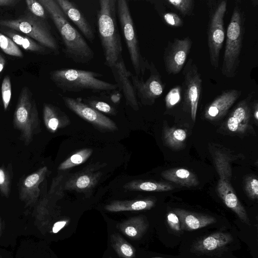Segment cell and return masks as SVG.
I'll list each match as a JSON object with an SVG mask.
<instances>
[{
  "label": "cell",
  "instance_id": "obj_1",
  "mask_svg": "<svg viewBox=\"0 0 258 258\" xmlns=\"http://www.w3.org/2000/svg\"><path fill=\"white\" fill-rule=\"evenodd\" d=\"M57 30L66 56L77 63L86 64L94 57V52L82 35L70 23L55 0H39Z\"/></svg>",
  "mask_w": 258,
  "mask_h": 258
},
{
  "label": "cell",
  "instance_id": "obj_2",
  "mask_svg": "<svg viewBox=\"0 0 258 258\" xmlns=\"http://www.w3.org/2000/svg\"><path fill=\"white\" fill-rule=\"evenodd\" d=\"M117 0H100L97 14L98 35L105 59L110 68L122 56V45L117 23Z\"/></svg>",
  "mask_w": 258,
  "mask_h": 258
},
{
  "label": "cell",
  "instance_id": "obj_3",
  "mask_svg": "<svg viewBox=\"0 0 258 258\" xmlns=\"http://www.w3.org/2000/svg\"><path fill=\"white\" fill-rule=\"evenodd\" d=\"M102 74L89 71L63 68L50 72V78L55 85L63 92H79L91 90L95 92L111 91L118 87L98 79Z\"/></svg>",
  "mask_w": 258,
  "mask_h": 258
},
{
  "label": "cell",
  "instance_id": "obj_4",
  "mask_svg": "<svg viewBox=\"0 0 258 258\" xmlns=\"http://www.w3.org/2000/svg\"><path fill=\"white\" fill-rule=\"evenodd\" d=\"M245 17L239 4H236L226 32L222 74L227 78L235 76L240 63L244 33Z\"/></svg>",
  "mask_w": 258,
  "mask_h": 258
},
{
  "label": "cell",
  "instance_id": "obj_5",
  "mask_svg": "<svg viewBox=\"0 0 258 258\" xmlns=\"http://www.w3.org/2000/svg\"><path fill=\"white\" fill-rule=\"evenodd\" d=\"M212 155L219 177L217 186L219 197L242 222L250 226L246 211L236 196L230 181L232 175L231 164L233 158L230 154L220 149L213 150Z\"/></svg>",
  "mask_w": 258,
  "mask_h": 258
},
{
  "label": "cell",
  "instance_id": "obj_6",
  "mask_svg": "<svg viewBox=\"0 0 258 258\" xmlns=\"http://www.w3.org/2000/svg\"><path fill=\"white\" fill-rule=\"evenodd\" d=\"M117 17L128 52L130 58L135 75L143 78L148 70L150 63L141 54L128 2L126 0H117Z\"/></svg>",
  "mask_w": 258,
  "mask_h": 258
},
{
  "label": "cell",
  "instance_id": "obj_7",
  "mask_svg": "<svg viewBox=\"0 0 258 258\" xmlns=\"http://www.w3.org/2000/svg\"><path fill=\"white\" fill-rule=\"evenodd\" d=\"M13 124L20 131L25 145L32 142L34 135L40 131V120L35 99L30 89L24 87L20 94L14 112Z\"/></svg>",
  "mask_w": 258,
  "mask_h": 258
},
{
  "label": "cell",
  "instance_id": "obj_8",
  "mask_svg": "<svg viewBox=\"0 0 258 258\" xmlns=\"http://www.w3.org/2000/svg\"><path fill=\"white\" fill-rule=\"evenodd\" d=\"M207 6L209 14L207 29L210 61L213 68L219 67L220 53L225 38L224 18L227 0H210Z\"/></svg>",
  "mask_w": 258,
  "mask_h": 258
},
{
  "label": "cell",
  "instance_id": "obj_9",
  "mask_svg": "<svg viewBox=\"0 0 258 258\" xmlns=\"http://www.w3.org/2000/svg\"><path fill=\"white\" fill-rule=\"evenodd\" d=\"M0 26L21 32L41 45L59 53V45L44 20L28 13L15 19L0 20Z\"/></svg>",
  "mask_w": 258,
  "mask_h": 258
},
{
  "label": "cell",
  "instance_id": "obj_10",
  "mask_svg": "<svg viewBox=\"0 0 258 258\" xmlns=\"http://www.w3.org/2000/svg\"><path fill=\"white\" fill-rule=\"evenodd\" d=\"M183 82L182 93L184 105L195 121L199 102L202 93V79L198 68L191 58H189L183 68Z\"/></svg>",
  "mask_w": 258,
  "mask_h": 258
},
{
  "label": "cell",
  "instance_id": "obj_11",
  "mask_svg": "<svg viewBox=\"0 0 258 258\" xmlns=\"http://www.w3.org/2000/svg\"><path fill=\"white\" fill-rule=\"evenodd\" d=\"M148 70L150 76L144 81L140 78L131 73V79L137 97L144 105H152L155 100L163 93L165 86L162 81L159 72L153 62L150 63Z\"/></svg>",
  "mask_w": 258,
  "mask_h": 258
},
{
  "label": "cell",
  "instance_id": "obj_12",
  "mask_svg": "<svg viewBox=\"0 0 258 258\" xmlns=\"http://www.w3.org/2000/svg\"><path fill=\"white\" fill-rule=\"evenodd\" d=\"M191 45L192 41L189 36L168 41L163 54L164 66L168 74L180 73L185 64Z\"/></svg>",
  "mask_w": 258,
  "mask_h": 258
},
{
  "label": "cell",
  "instance_id": "obj_13",
  "mask_svg": "<svg viewBox=\"0 0 258 258\" xmlns=\"http://www.w3.org/2000/svg\"><path fill=\"white\" fill-rule=\"evenodd\" d=\"M62 99L69 109L95 126L108 131L117 129L115 123L111 119L79 99L68 96L63 97Z\"/></svg>",
  "mask_w": 258,
  "mask_h": 258
},
{
  "label": "cell",
  "instance_id": "obj_14",
  "mask_svg": "<svg viewBox=\"0 0 258 258\" xmlns=\"http://www.w3.org/2000/svg\"><path fill=\"white\" fill-rule=\"evenodd\" d=\"M109 68L118 88L124 97L126 104L135 110H139L137 97L131 79V73L126 67L123 56Z\"/></svg>",
  "mask_w": 258,
  "mask_h": 258
},
{
  "label": "cell",
  "instance_id": "obj_15",
  "mask_svg": "<svg viewBox=\"0 0 258 258\" xmlns=\"http://www.w3.org/2000/svg\"><path fill=\"white\" fill-rule=\"evenodd\" d=\"M254 93L248 94L246 97L241 100L229 116L226 125L231 132L242 134L249 129L252 115L251 100Z\"/></svg>",
  "mask_w": 258,
  "mask_h": 258
},
{
  "label": "cell",
  "instance_id": "obj_16",
  "mask_svg": "<svg viewBox=\"0 0 258 258\" xmlns=\"http://www.w3.org/2000/svg\"><path fill=\"white\" fill-rule=\"evenodd\" d=\"M241 91L228 89L221 92L205 109L204 116L206 119L216 120L223 117L239 98Z\"/></svg>",
  "mask_w": 258,
  "mask_h": 258
},
{
  "label": "cell",
  "instance_id": "obj_17",
  "mask_svg": "<svg viewBox=\"0 0 258 258\" xmlns=\"http://www.w3.org/2000/svg\"><path fill=\"white\" fill-rule=\"evenodd\" d=\"M48 169L46 166L39 168L35 172L25 177L19 188V198L26 206L34 205L40 195L39 185L44 180Z\"/></svg>",
  "mask_w": 258,
  "mask_h": 258
},
{
  "label": "cell",
  "instance_id": "obj_18",
  "mask_svg": "<svg viewBox=\"0 0 258 258\" xmlns=\"http://www.w3.org/2000/svg\"><path fill=\"white\" fill-rule=\"evenodd\" d=\"M62 11L79 28L88 40L93 42L95 38L92 26L76 5L69 0H55Z\"/></svg>",
  "mask_w": 258,
  "mask_h": 258
},
{
  "label": "cell",
  "instance_id": "obj_19",
  "mask_svg": "<svg viewBox=\"0 0 258 258\" xmlns=\"http://www.w3.org/2000/svg\"><path fill=\"white\" fill-rule=\"evenodd\" d=\"M179 218L181 229L186 230L199 229L216 222L214 217L189 212L183 209L174 210Z\"/></svg>",
  "mask_w": 258,
  "mask_h": 258
},
{
  "label": "cell",
  "instance_id": "obj_20",
  "mask_svg": "<svg viewBox=\"0 0 258 258\" xmlns=\"http://www.w3.org/2000/svg\"><path fill=\"white\" fill-rule=\"evenodd\" d=\"M43 116L46 127L51 133L55 132L70 122L69 117L64 112L50 104H44Z\"/></svg>",
  "mask_w": 258,
  "mask_h": 258
},
{
  "label": "cell",
  "instance_id": "obj_21",
  "mask_svg": "<svg viewBox=\"0 0 258 258\" xmlns=\"http://www.w3.org/2000/svg\"><path fill=\"white\" fill-rule=\"evenodd\" d=\"M116 227L130 239H138L146 231L148 223L143 216H138L117 224Z\"/></svg>",
  "mask_w": 258,
  "mask_h": 258
},
{
  "label": "cell",
  "instance_id": "obj_22",
  "mask_svg": "<svg viewBox=\"0 0 258 258\" xmlns=\"http://www.w3.org/2000/svg\"><path fill=\"white\" fill-rule=\"evenodd\" d=\"M154 205L155 202L151 199L130 201L115 200L106 205L104 209L106 211L111 212L142 211L149 210Z\"/></svg>",
  "mask_w": 258,
  "mask_h": 258
},
{
  "label": "cell",
  "instance_id": "obj_23",
  "mask_svg": "<svg viewBox=\"0 0 258 258\" xmlns=\"http://www.w3.org/2000/svg\"><path fill=\"white\" fill-rule=\"evenodd\" d=\"M161 176L169 181L185 187L195 186L199 183L195 174L190 171L182 168L165 170L161 173Z\"/></svg>",
  "mask_w": 258,
  "mask_h": 258
},
{
  "label": "cell",
  "instance_id": "obj_24",
  "mask_svg": "<svg viewBox=\"0 0 258 258\" xmlns=\"http://www.w3.org/2000/svg\"><path fill=\"white\" fill-rule=\"evenodd\" d=\"M232 240V237L229 233L216 232L199 240L195 247L199 251H211L224 246Z\"/></svg>",
  "mask_w": 258,
  "mask_h": 258
},
{
  "label": "cell",
  "instance_id": "obj_25",
  "mask_svg": "<svg viewBox=\"0 0 258 258\" xmlns=\"http://www.w3.org/2000/svg\"><path fill=\"white\" fill-rule=\"evenodd\" d=\"M99 172L86 171L70 179L66 184V189L83 191L93 187L100 176Z\"/></svg>",
  "mask_w": 258,
  "mask_h": 258
},
{
  "label": "cell",
  "instance_id": "obj_26",
  "mask_svg": "<svg viewBox=\"0 0 258 258\" xmlns=\"http://www.w3.org/2000/svg\"><path fill=\"white\" fill-rule=\"evenodd\" d=\"M124 188L136 191L163 192L171 190L174 187L168 182L134 180L127 183Z\"/></svg>",
  "mask_w": 258,
  "mask_h": 258
},
{
  "label": "cell",
  "instance_id": "obj_27",
  "mask_svg": "<svg viewBox=\"0 0 258 258\" xmlns=\"http://www.w3.org/2000/svg\"><path fill=\"white\" fill-rule=\"evenodd\" d=\"M186 131L177 127H164L163 139L166 145L173 149H180L184 146Z\"/></svg>",
  "mask_w": 258,
  "mask_h": 258
},
{
  "label": "cell",
  "instance_id": "obj_28",
  "mask_svg": "<svg viewBox=\"0 0 258 258\" xmlns=\"http://www.w3.org/2000/svg\"><path fill=\"white\" fill-rule=\"evenodd\" d=\"M112 247L120 258H135V248L119 233L115 232L110 236Z\"/></svg>",
  "mask_w": 258,
  "mask_h": 258
},
{
  "label": "cell",
  "instance_id": "obj_29",
  "mask_svg": "<svg viewBox=\"0 0 258 258\" xmlns=\"http://www.w3.org/2000/svg\"><path fill=\"white\" fill-rule=\"evenodd\" d=\"M6 34L17 45H19L26 50L41 54H47L49 52L45 47L28 37L22 36L12 31L6 32Z\"/></svg>",
  "mask_w": 258,
  "mask_h": 258
},
{
  "label": "cell",
  "instance_id": "obj_30",
  "mask_svg": "<svg viewBox=\"0 0 258 258\" xmlns=\"http://www.w3.org/2000/svg\"><path fill=\"white\" fill-rule=\"evenodd\" d=\"M149 2L154 6L161 19L167 25L174 27H180L183 26V21L177 14L164 10L163 3L161 1H150Z\"/></svg>",
  "mask_w": 258,
  "mask_h": 258
},
{
  "label": "cell",
  "instance_id": "obj_31",
  "mask_svg": "<svg viewBox=\"0 0 258 258\" xmlns=\"http://www.w3.org/2000/svg\"><path fill=\"white\" fill-rule=\"evenodd\" d=\"M92 152V150L90 148L79 150L62 162L58 169L60 170H64L81 164L90 157Z\"/></svg>",
  "mask_w": 258,
  "mask_h": 258
},
{
  "label": "cell",
  "instance_id": "obj_32",
  "mask_svg": "<svg viewBox=\"0 0 258 258\" xmlns=\"http://www.w3.org/2000/svg\"><path fill=\"white\" fill-rule=\"evenodd\" d=\"M165 4L176 10L183 16H190L193 14L194 0H167Z\"/></svg>",
  "mask_w": 258,
  "mask_h": 258
},
{
  "label": "cell",
  "instance_id": "obj_33",
  "mask_svg": "<svg viewBox=\"0 0 258 258\" xmlns=\"http://www.w3.org/2000/svg\"><path fill=\"white\" fill-rule=\"evenodd\" d=\"M0 48L6 54L21 57L23 53L17 45L7 36L0 33Z\"/></svg>",
  "mask_w": 258,
  "mask_h": 258
},
{
  "label": "cell",
  "instance_id": "obj_34",
  "mask_svg": "<svg viewBox=\"0 0 258 258\" xmlns=\"http://www.w3.org/2000/svg\"><path fill=\"white\" fill-rule=\"evenodd\" d=\"M11 175L5 166L0 167V191L6 198H8L11 186Z\"/></svg>",
  "mask_w": 258,
  "mask_h": 258
},
{
  "label": "cell",
  "instance_id": "obj_35",
  "mask_svg": "<svg viewBox=\"0 0 258 258\" xmlns=\"http://www.w3.org/2000/svg\"><path fill=\"white\" fill-rule=\"evenodd\" d=\"M182 87L176 86L172 88L165 98L166 107L170 109L178 104L182 99Z\"/></svg>",
  "mask_w": 258,
  "mask_h": 258
},
{
  "label": "cell",
  "instance_id": "obj_36",
  "mask_svg": "<svg viewBox=\"0 0 258 258\" xmlns=\"http://www.w3.org/2000/svg\"><path fill=\"white\" fill-rule=\"evenodd\" d=\"M244 188L247 196L251 199L258 198V179L254 175L247 176L244 183Z\"/></svg>",
  "mask_w": 258,
  "mask_h": 258
},
{
  "label": "cell",
  "instance_id": "obj_37",
  "mask_svg": "<svg viewBox=\"0 0 258 258\" xmlns=\"http://www.w3.org/2000/svg\"><path fill=\"white\" fill-rule=\"evenodd\" d=\"M1 92L4 108L6 110L11 101L12 93L11 83L8 76H6L3 79L1 86Z\"/></svg>",
  "mask_w": 258,
  "mask_h": 258
},
{
  "label": "cell",
  "instance_id": "obj_38",
  "mask_svg": "<svg viewBox=\"0 0 258 258\" xmlns=\"http://www.w3.org/2000/svg\"><path fill=\"white\" fill-rule=\"evenodd\" d=\"M25 2L28 9L33 15L44 20L46 19V11L38 1L27 0Z\"/></svg>",
  "mask_w": 258,
  "mask_h": 258
},
{
  "label": "cell",
  "instance_id": "obj_39",
  "mask_svg": "<svg viewBox=\"0 0 258 258\" xmlns=\"http://www.w3.org/2000/svg\"><path fill=\"white\" fill-rule=\"evenodd\" d=\"M89 106L98 111L105 113L115 114V109L108 103L95 99H87Z\"/></svg>",
  "mask_w": 258,
  "mask_h": 258
},
{
  "label": "cell",
  "instance_id": "obj_40",
  "mask_svg": "<svg viewBox=\"0 0 258 258\" xmlns=\"http://www.w3.org/2000/svg\"><path fill=\"white\" fill-rule=\"evenodd\" d=\"M167 220L168 224L172 229L177 232L181 230L179 218L174 212H170L168 213Z\"/></svg>",
  "mask_w": 258,
  "mask_h": 258
},
{
  "label": "cell",
  "instance_id": "obj_41",
  "mask_svg": "<svg viewBox=\"0 0 258 258\" xmlns=\"http://www.w3.org/2000/svg\"><path fill=\"white\" fill-rule=\"evenodd\" d=\"M68 222L69 221L67 220H60L55 222L52 228V232L54 234L57 233L62 229Z\"/></svg>",
  "mask_w": 258,
  "mask_h": 258
},
{
  "label": "cell",
  "instance_id": "obj_42",
  "mask_svg": "<svg viewBox=\"0 0 258 258\" xmlns=\"http://www.w3.org/2000/svg\"><path fill=\"white\" fill-rule=\"evenodd\" d=\"M251 115H253L254 119L257 121L258 120V104L256 100L253 102V105H251Z\"/></svg>",
  "mask_w": 258,
  "mask_h": 258
},
{
  "label": "cell",
  "instance_id": "obj_43",
  "mask_svg": "<svg viewBox=\"0 0 258 258\" xmlns=\"http://www.w3.org/2000/svg\"><path fill=\"white\" fill-rule=\"evenodd\" d=\"M19 2L18 0H0V7L13 6Z\"/></svg>",
  "mask_w": 258,
  "mask_h": 258
},
{
  "label": "cell",
  "instance_id": "obj_44",
  "mask_svg": "<svg viewBox=\"0 0 258 258\" xmlns=\"http://www.w3.org/2000/svg\"><path fill=\"white\" fill-rule=\"evenodd\" d=\"M5 65V60L0 54V73L3 71Z\"/></svg>",
  "mask_w": 258,
  "mask_h": 258
},
{
  "label": "cell",
  "instance_id": "obj_45",
  "mask_svg": "<svg viewBox=\"0 0 258 258\" xmlns=\"http://www.w3.org/2000/svg\"><path fill=\"white\" fill-rule=\"evenodd\" d=\"M1 231H2V225H1V217H0V236L1 235Z\"/></svg>",
  "mask_w": 258,
  "mask_h": 258
},
{
  "label": "cell",
  "instance_id": "obj_46",
  "mask_svg": "<svg viewBox=\"0 0 258 258\" xmlns=\"http://www.w3.org/2000/svg\"><path fill=\"white\" fill-rule=\"evenodd\" d=\"M153 258H163V257H153Z\"/></svg>",
  "mask_w": 258,
  "mask_h": 258
},
{
  "label": "cell",
  "instance_id": "obj_47",
  "mask_svg": "<svg viewBox=\"0 0 258 258\" xmlns=\"http://www.w3.org/2000/svg\"><path fill=\"white\" fill-rule=\"evenodd\" d=\"M108 258H112L111 256H109Z\"/></svg>",
  "mask_w": 258,
  "mask_h": 258
}]
</instances>
